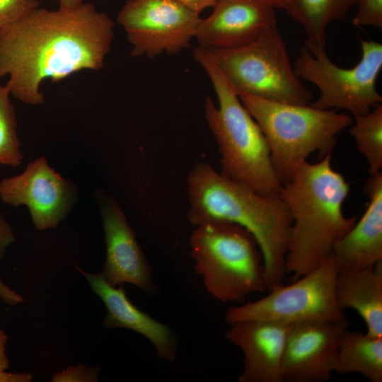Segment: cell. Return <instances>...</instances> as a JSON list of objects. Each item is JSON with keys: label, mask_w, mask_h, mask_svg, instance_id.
Masks as SVG:
<instances>
[{"label": "cell", "mask_w": 382, "mask_h": 382, "mask_svg": "<svg viewBox=\"0 0 382 382\" xmlns=\"http://www.w3.org/2000/svg\"><path fill=\"white\" fill-rule=\"evenodd\" d=\"M114 23L91 3L50 11L38 7L0 31V79L11 95L42 104V82H58L74 73L104 66Z\"/></svg>", "instance_id": "obj_1"}, {"label": "cell", "mask_w": 382, "mask_h": 382, "mask_svg": "<svg viewBox=\"0 0 382 382\" xmlns=\"http://www.w3.org/2000/svg\"><path fill=\"white\" fill-rule=\"evenodd\" d=\"M187 218L194 226L239 225L255 238L262 255L267 290L283 284L292 219L279 195H262L197 163L187 179Z\"/></svg>", "instance_id": "obj_2"}, {"label": "cell", "mask_w": 382, "mask_h": 382, "mask_svg": "<svg viewBox=\"0 0 382 382\" xmlns=\"http://www.w3.org/2000/svg\"><path fill=\"white\" fill-rule=\"evenodd\" d=\"M349 190L343 175L333 169L331 154L316 163H300L282 184L279 195L292 219L286 274L296 279L331 256L336 242L357 220L345 216L342 210Z\"/></svg>", "instance_id": "obj_3"}, {"label": "cell", "mask_w": 382, "mask_h": 382, "mask_svg": "<svg viewBox=\"0 0 382 382\" xmlns=\"http://www.w3.org/2000/svg\"><path fill=\"white\" fill-rule=\"evenodd\" d=\"M194 57L209 75L218 100L216 106L210 97L206 98L204 114L221 156L220 173L260 194L279 195L282 183L258 124L216 66L211 52L198 46Z\"/></svg>", "instance_id": "obj_4"}, {"label": "cell", "mask_w": 382, "mask_h": 382, "mask_svg": "<svg viewBox=\"0 0 382 382\" xmlns=\"http://www.w3.org/2000/svg\"><path fill=\"white\" fill-rule=\"evenodd\" d=\"M239 98L260 127L282 184L296 168L318 151L331 154L337 135L353 123L347 113L266 100L244 93Z\"/></svg>", "instance_id": "obj_5"}, {"label": "cell", "mask_w": 382, "mask_h": 382, "mask_svg": "<svg viewBox=\"0 0 382 382\" xmlns=\"http://www.w3.org/2000/svg\"><path fill=\"white\" fill-rule=\"evenodd\" d=\"M190 245L195 271L217 300L242 303L248 295L267 290L262 253L245 228L226 222L200 224Z\"/></svg>", "instance_id": "obj_6"}, {"label": "cell", "mask_w": 382, "mask_h": 382, "mask_svg": "<svg viewBox=\"0 0 382 382\" xmlns=\"http://www.w3.org/2000/svg\"><path fill=\"white\" fill-rule=\"evenodd\" d=\"M208 50L238 94L291 104L311 103L312 93L295 74L277 23L250 44Z\"/></svg>", "instance_id": "obj_7"}, {"label": "cell", "mask_w": 382, "mask_h": 382, "mask_svg": "<svg viewBox=\"0 0 382 382\" xmlns=\"http://www.w3.org/2000/svg\"><path fill=\"white\" fill-rule=\"evenodd\" d=\"M360 44L359 62L352 68L344 69L331 61L325 47L306 40L294 71L299 79L318 88L320 96L311 105L320 109H344L356 116L381 104L382 97L376 83L382 69V44L361 38Z\"/></svg>", "instance_id": "obj_8"}, {"label": "cell", "mask_w": 382, "mask_h": 382, "mask_svg": "<svg viewBox=\"0 0 382 382\" xmlns=\"http://www.w3.org/2000/svg\"><path fill=\"white\" fill-rule=\"evenodd\" d=\"M337 273L338 269L330 256L293 283L282 284L258 300L231 307L225 313V321L228 325L247 320L293 324L307 320H340L345 316L336 300Z\"/></svg>", "instance_id": "obj_9"}, {"label": "cell", "mask_w": 382, "mask_h": 382, "mask_svg": "<svg viewBox=\"0 0 382 382\" xmlns=\"http://www.w3.org/2000/svg\"><path fill=\"white\" fill-rule=\"evenodd\" d=\"M200 20L199 13L173 0H129L117 18L132 54L149 58L188 47Z\"/></svg>", "instance_id": "obj_10"}, {"label": "cell", "mask_w": 382, "mask_h": 382, "mask_svg": "<svg viewBox=\"0 0 382 382\" xmlns=\"http://www.w3.org/2000/svg\"><path fill=\"white\" fill-rule=\"evenodd\" d=\"M75 184L57 173L44 156L30 162L20 174L0 180V199L14 207L25 205L36 228L57 227L76 202Z\"/></svg>", "instance_id": "obj_11"}, {"label": "cell", "mask_w": 382, "mask_h": 382, "mask_svg": "<svg viewBox=\"0 0 382 382\" xmlns=\"http://www.w3.org/2000/svg\"><path fill=\"white\" fill-rule=\"evenodd\" d=\"M338 320H307L290 325L281 369L282 382H324L335 373L340 340L348 329Z\"/></svg>", "instance_id": "obj_12"}, {"label": "cell", "mask_w": 382, "mask_h": 382, "mask_svg": "<svg viewBox=\"0 0 382 382\" xmlns=\"http://www.w3.org/2000/svg\"><path fill=\"white\" fill-rule=\"evenodd\" d=\"M100 213L106 245V258L101 272L112 286H136L147 294L156 291L151 268L134 232L119 206L112 199L101 204Z\"/></svg>", "instance_id": "obj_13"}, {"label": "cell", "mask_w": 382, "mask_h": 382, "mask_svg": "<svg viewBox=\"0 0 382 382\" xmlns=\"http://www.w3.org/2000/svg\"><path fill=\"white\" fill-rule=\"evenodd\" d=\"M277 23L274 8L258 0H216L212 13L201 18L195 38L207 50L243 47Z\"/></svg>", "instance_id": "obj_14"}, {"label": "cell", "mask_w": 382, "mask_h": 382, "mask_svg": "<svg viewBox=\"0 0 382 382\" xmlns=\"http://www.w3.org/2000/svg\"><path fill=\"white\" fill-rule=\"evenodd\" d=\"M290 325L265 320L229 325L226 338L243 356L239 382H282V364Z\"/></svg>", "instance_id": "obj_15"}, {"label": "cell", "mask_w": 382, "mask_h": 382, "mask_svg": "<svg viewBox=\"0 0 382 382\" xmlns=\"http://www.w3.org/2000/svg\"><path fill=\"white\" fill-rule=\"evenodd\" d=\"M76 268L105 306L108 313L103 325L106 328H126L138 332L154 345L159 358L167 361L176 359L177 340L168 325L138 309L127 298L123 286H112L101 272L90 274Z\"/></svg>", "instance_id": "obj_16"}, {"label": "cell", "mask_w": 382, "mask_h": 382, "mask_svg": "<svg viewBox=\"0 0 382 382\" xmlns=\"http://www.w3.org/2000/svg\"><path fill=\"white\" fill-rule=\"evenodd\" d=\"M369 204L363 216L335 244L338 271L373 267L382 262V172L366 181Z\"/></svg>", "instance_id": "obj_17"}, {"label": "cell", "mask_w": 382, "mask_h": 382, "mask_svg": "<svg viewBox=\"0 0 382 382\" xmlns=\"http://www.w3.org/2000/svg\"><path fill=\"white\" fill-rule=\"evenodd\" d=\"M335 296L342 310L352 308L366 325V333L382 337V262L373 267L338 271Z\"/></svg>", "instance_id": "obj_18"}, {"label": "cell", "mask_w": 382, "mask_h": 382, "mask_svg": "<svg viewBox=\"0 0 382 382\" xmlns=\"http://www.w3.org/2000/svg\"><path fill=\"white\" fill-rule=\"evenodd\" d=\"M335 373L359 374L371 382H382V337L346 330L340 342Z\"/></svg>", "instance_id": "obj_19"}, {"label": "cell", "mask_w": 382, "mask_h": 382, "mask_svg": "<svg viewBox=\"0 0 382 382\" xmlns=\"http://www.w3.org/2000/svg\"><path fill=\"white\" fill-rule=\"evenodd\" d=\"M358 0H291L287 13L300 23L307 40L325 47L326 29L346 18Z\"/></svg>", "instance_id": "obj_20"}, {"label": "cell", "mask_w": 382, "mask_h": 382, "mask_svg": "<svg viewBox=\"0 0 382 382\" xmlns=\"http://www.w3.org/2000/svg\"><path fill=\"white\" fill-rule=\"evenodd\" d=\"M349 132L358 151L364 156L370 175L382 169V105L369 112L354 116Z\"/></svg>", "instance_id": "obj_21"}, {"label": "cell", "mask_w": 382, "mask_h": 382, "mask_svg": "<svg viewBox=\"0 0 382 382\" xmlns=\"http://www.w3.org/2000/svg\"><path fill=\"white\" fill-rule=\"evenodd\" d=\"M10 96L8 88L0 81V165L17 167L22 163L23 156Z\"/></svg>", "instance_id": "obj_22"}, {"label": "cell", "mask_w": 382, "mask_h": 382, "mask_svg": "<svg viewBox=\"0 0 382 382\" xmlns=\"http://www.w3.org/2000/svg\"><path fill=\"white\" fill-rule=\"evenodd\" d=\"M40 6L39 0H0V31Z\"/></svg>", "instance_id": "obj_23"}, {"label": "cell", "mask_w": 382, "mask_h": 382, "mask_svg": "<svg viewBox=\"0 0 382 382\" xmlns=\"http://www.w3.org/2000/svg\"><path fill=\"white\" fill-rule=\"evenodd\" d=\"M15 241V236L8 221L0 213V260L8 247ZM0 298L11 306L22 302L23 298L7 286L0 279Z\"/></svg>", "instance_id": "obj_24"}, {"label": "cell", "mask_w": 382, "mask_h": 382, "mask_svg": "<svg viewBox=\"0 0 382 382\" xmlns=\"http://www.w3.org/2000/svg\"><path fill=\"white\" fill-rule=\"evenodd\" d=\"M357 5V10L352 19L355 26L382 28V0H358Z\"/></svg>", "instance_id": "obj_25"}, {"label": "cell", "mask_w": 382, "mask_h": 382, "mask_svg": "<svg viewBox=\"0 0 382 382\" xmlns=\"http://www.w3.org/2000/svg\"><path fill=\"white\" fill-rule=\"evenodd\" d=\"M100 367H88L84 365L69 366L66 370L54 374L53 382H96L99 380Z\"/></svg>", "instance_id": "obj_26"}, {"label": "cell", "mask_w": 382, "mask_h": 382, "mask_svg": "<svg viewBox=\"0 0 382 382\" xmlns=\"http://www.w3.org/2000/svg\"><path fill=\"white\" fill-rule=\"evenodd\" d=\"M191 11L200 13L208 7H214L216 0H173Z\"/></svg>", "instance_id": "obj_27"}, {"label": "cell", "mask_w": 382, "mask_h": 382, "mask_svg": "<svg viewBox=\"0 0 382 382\" xmlns=\"http://www.w3.org/2000/svg\"><path fill=\"white\" fill-rule=\"evenodd\" d=\"M0 370V382H30L33 379L30 374L10 373Z\"/></svg>", "instance_id": "obj_28"}, {"label": "cell", "mask_w": 382, "mask_h": 382, "mask_svg": "<svg viewBox=\"0 0 382 382\" xmlns=\"http://www.w3.org/2000/svg\"><path fill=\"white\" fill-rule=\"evenodd\" d=\"M7 335L0 328V370H6L9 366V359L6 354Z\"/></svg>", "instance_id": "obj_29"}, {"label": "cell", "mask_w": 382, "mask_h": 382, "mask_svg": "<svg viewBox=\"0 0 382 382\" xmlns=\"http://www.w3.org/2000/svg\"><path fill=\"white\" fill-rule=\"evenodd\" d=\"M267 5H269L274 8H281L286 11L288 10L291 0H258Z\"/></svg>", "instance_id": "obj_30"}, {"label": "cell", "mask_w": 382, "mask_h": 382, "mask_svg": "<svg viewBox=\"0 0 382 382\" xmlns=\"http://www.w3.org/2000/svg\"><path fill=\"white\" fill-rule=\"evenodd\" d=\"M60 8H74L83 3V0H57Z\"/></svg>", "instance_id": "obj_31"}]
</instances>
